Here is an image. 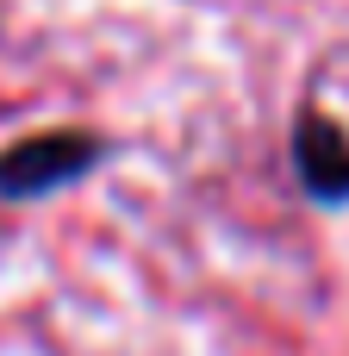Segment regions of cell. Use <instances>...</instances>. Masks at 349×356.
Wrapping results in <instances>:
<instances>
[{
  "instance_id": "6da1fadb",
  "label": "cell",
  "mask_w": 349,
  "mask_h": 356,
  "mask_svg": "<svg viewBox=\"0 0 349 356\" xmlns=\"http://www.w3.org/2000/svg\"><path fill=\"white\" fill-rule=\"evenodd\" d=\"M106 144L94 131H37L0 150V200H44L94 175Z\"/></svg>"
},
{
  "instance_id": "7a4b0ae2",
  "label": "cell",
  "mask_w": 349,
  "mask_h": 356,
  "mask_svg": "<svg viewBox=\"0 0 349 356\" xmlns=\"http://www.w3.org/2000/svg\"><path fill=\"white\" fill-rule=\"evenodd\" d=\"M293 169L318 207H349V131L325 113L293 119Z\"/></svg>"
}]
</instances>
